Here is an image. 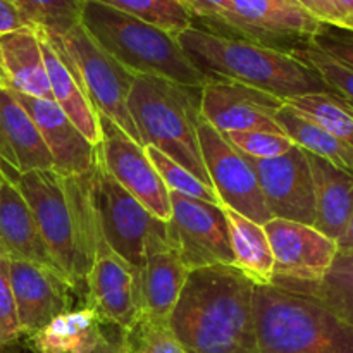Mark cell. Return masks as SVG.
Wrapping results in <instances>:
<instances>
[{"mask_svg":"<svg viewBox=\"0 0 353 353\" xmlns=\"http://www.w3.org/2000/svg\"><path fill=\"white\" fill-rule=\"evenodd\" d=\"M255 283L234 265L190 271L168 319L183 353H261Z\"/></svg>","mask_w":353,"mask_h":353,"instance_id":"cell-1","label":"cell"},{"mask_svg":"<svg viewBox=\"0 0 353 353\" xmlns=\"http://www.w3.org/2000/svg\"><path fill=\"white\" fill-rule=\"evenodd\" d=\"M16 186L33 212L48 252L76 295L85 300L99 238L90 172L64 178L52 169L31 171L21 174Z\"/></svg>","mask_w":353,"mask_h":353,"instance_id":"cell-2","label":"cell"},{"mask_svg":"<svg viewBox=\"0 0 353 353\" xmlns=\"http://www.w3.org/2000/svg\"><path fill=\"white\" fill-rule=\"evenodd\" d=\"M176 40L210 81L240 83L285 102L312 93H331L319 74L290 52L214 33L195 24L176 34Z\"/></svg>","mask_w":353,"mask_h":353,"instance_id":"cell-3","label":"cell"},{"mask_svg":"<svg viewBox=\"0 0 353 353\" xmlns=\"http://www.w3.org/2000/svg\"><path fill=\"white\" fill-rule=\"evenodd\" d=\"M79 23L133 74L157 76L199 90L210 81L186 57L174 34L154 24L95 0H83Z\"/></svg>","mask_w":353,"mask_h":353,"instance_id":"cell-4","label":"cell"},{"mask_svg":"<svg viewBox=\"0 0 353 353\" xmlns=\"http://www.w3.org/2000/svg\"><path fill=\"white\" fill-rule=\"evenodd\" d=\"M195 90L138 74L128 97V110L143 147L157 148L212 188L196 134L200 95Z\"/></svg>","mask_w":353,"mask_h":353,"instance_id":"cell-5","label":"cell"},{"mask_svg":"<svg viewBox=\"0 0 353 353\" xmlns=\"http://www.w3.org/2000/svg\"><path fill=\"white\" fill-rule=\"evenodd\" d=\"M261 353H353V327L307 296L255 285Z\"/></svg>","mask_w":353,"mask_h":353,"instance_id":"cell-6","label":"cell"},{"mask_svg":"<svg viewBox=\"0 0 353 353\" xmlns=\"http://www.w3.org/2000/svg\"><path fill=\"white\" fill-rule=\"evenodd\" d=\"M40 31L78 79L97 114L116 123L128 137L141 145L140 134L128 110V97L137 74L107 54L81 23L61 34Z\"/></svg>","mask_w":353,"mask_h":353,"instance_id":"cell-7","label":"cell"},{"mask_svg":"<svg viewBox=\"0 0 353 353\" xmlns=\"http://www.w3.org/2000/svg\"><path fill=\"white\" fill-rule=\"evenodd\" d=\"M90 183L93 210L102 236L126 264L140 271L145 264L148 240L165 223L152 216L110 176L99 145L95 147V159L90 169Z\"/></svg>","mask_w":353,"mask_h":353,"instance_id":"cell-8","label":"cell"},{"mask_svg":"<svg viewBox=\"0 0 353 353\" xmlns=\"http://www.w3.org/2000/svg\"><path fill=\"white\" fill-rule=\"evenodd\" d=\"M207 24L210 31L219 28L234 38L283 52L309 41L323 26L305 9L281 0H231L230 9Z\"/></svg>","mask_w":353,"mask_h":353,"instance_id":"cell-9","label":"cell"},{"mask_svg":"<svg viewBox=\"0 0 353 353\" xmlns=\"http://www.w3.org/2000/svg\"><path fill=\"white\" fill-rule=\"evenodd\" d=\"M196 134L203 164L221 207L234 210L262 226L269 223L272 216L245 155L223 133L210 126L202 114L196 121Z\"/></svg>","mask_w":353,"mask_h":353,"instance_id":"cell-10","label":"cell"},{"mask_svg":"<svg viewBox=\"0 0 353 353\" xmlns=\"http://www.w3.org/2000/svg\"><path fill=\"white\" fill-rule=\"evenodd\" d=\"M171 217L168 240L188 271L210 265H233V252L223 207L169 193Z\"/></svg>","mask_w":353,"mask_h":353,"instance_id":"cell-11","label":"cell"},{"mask_svg":"<svg viewBox=\"0 0 353 353\" xmlns=\"http://www.w3.org/2000/svg\"><path fill=\"white\" fill-rule=\"evenodd\" d=\"M102 141L99 148L103 164L114 179L133 195L159 221L171 217V196L152 165L145 147L128 137L116 123L99 114Z\"/></svg>","mask_w":353,"mask_h":353,"instance_id":"cell-12","label":"cell"},{"mask_svg":"<svg viewBox=\"0 0 353 353\" xmlns=\"http://www.w3.org/2000/svg\"><path fill=\"white\" fill-rule=\"evenodd\" d=\"M83 307L95 310L103 326L107 324L121 331L133 327L141 316L138 271L107 245L100 228Z\"/></svg>","mask_w":353,"mask_h":353,"instance_id":"cell-13","label":"cell"},{"mask_svg":"<svg viewBox=\"0 0 353 353\" xmlns=\"http://www.w3.org/2000/svg\"><path fill=\"white\" fill-rule=\"evenodd\" d=\"M245 159L257 178L272 219L314 226V185L303 148L295 145L279 157L254 159L245 155Z\"/></svg>","mask_w":353,"mask_h":353,"instance_id":"cell-14","label":"cell"},{"mask_svg":"<svg viewBox=\"0 0 353 353\" xmlns=\"http://www.w3.org/2000/svg\"><path fill=\"white\" fill-rule=\"evenodd\" d=\"M264 231L274 257L272 286L319 281L338 255L336 241L309 224L271 219Z\"/></svg>","mask_w":353,"mask_h":353,"instance_id":"cell-15","label":"cell"},{"mask_svg":"<svg viewBox=\"0 0 353 353\" xmlns=\"http://www.w3.org/2000/svg\"><path fill=\"white\" fill-rule=\"evenodd\" d=\"M285 100L252 86L231 81H209L200 90V114L219 133L271 131L285 134L276 114Z\"/></svg>","mask_w":353,"mask_h":353,"instance_id":"cell-16","label":"cell"},{"mask_svg":"<svg viewBox=\"0 0 353 353\" xmlns=\"http://www.w3.org/2000/svg\"><path fill=\"white\" fill-rule=\"evenodd\" d=\"M9 272L23 336L72 310L74 290L61 272L24 261H9Z\"/></svg>","mask_w":353,"mask_h":353,"instance_id":"cell-17","label":"cell"},{"mask_svg":"<svg viewBox=\"0 0 353 353\" xmlns=\"http://www.w3.org/2000/svg\"><path fill=\"white\" fill-rule=\"evenodd\" d=\"M37 124L52 157V171L64 178H79L90 172L95 159V145L71 123L54 100L12 93Z\"/></svg>","mask_w":353,"mask_h":353,"instance_id":"cell-18","label":"cell"},{"mask_svg":"<svg viewBox=\"0 0 353 353\" xmlns=\"http://www.w3.org/2000/svg\"><path fill=\"white\" fill-rule=\"evenodd\" d=\"M188 274V268L169 243L168 228L164 226L152 234L147 243L145 264L138 271L141 314L154 321L168 323Z\"/></svg>","mask_w":353,"mask_h":353,"instance_id":"cell-19","label":"cell"},{"mask_svg":"<svg viewBox=\"0 0 353 353\" xmlns=\"http://www.w3.org/2000/svg\"><path fill=\"white\" fill-rule=\"evenodd\" d=\"M0 255L9 261L33 262L64 276L48 252L30 205L6 176L0 178Z\"/></svg>","mask_w":353,"mask_h":353,"instance_id":"cell-20","label":"cell"},{"mask_svg":"<svg viewBox=\"0 0 353 353\" xmlns=\"http://www.w3.org/2000/svg\"><path fill=\"white\" fill-rule=\"evenodd\" d=\"M0 159L16 176L52 169V157L30 114L0 86Z\"/></svg>","mask_w":353,"mask_h":353,"instance_id":"cell-21","label":"cell"},{"mask_svg":"<svg viewBox=\"0 0 353 353\" xmlns=\"http://www.w3.org/2000/svg\"><path fill=\"white\" fill-rule=\"evenodd\" d=\"M0 86L12 93L52 100L37 28L0 34Z\"/></svg>","mask_w":353,"mask_h":353,"instance_id":"cell-22","label":"cell"},{"mask_svg":"<svg viewBox=\"0 0 353 353\" xmlns=\"http://www.w3.org/2000/svg\"><path fill=\"white\" fill-rule=\"evenodd\" d=\"M314 185V228L338 241L345 234L353 210V176L305 150Z\"/></svg>","mask_w":353,"mask_h":353,"instance_id":"cell-23","label":"cell"},{"mask_svg":"<svg viewBox=\"0 0 353 353\" xmlns=\"http://www.w3.org/2000/svg\"><path fill=\"white\" fill-rule=\"evenodd\" d=\"M40 38L41 54H43L45 69H47L48 85H50L52 100L62 109V112L71 119V123L81 131L86 140L92 145H100L102 133H100L99 114L93 109L92 102L88 100L86 93L83 92L81 85L74 78L68 65L64 64L57 52L52 48L47 38L37 30Z\"/></svg>","mask_w":353,"mask_h":353,"instance_id":"cell-24","label":"cell"},{"mask_svg":"<svg viewBox=\"0 0 353 353\" xmlns=\"http://www.w3.org/2000/svg\"><path fill=\"white\" fill-rule=\"evenodd\" d=\"M103 331L95 310H68L26 336L33 353H90Z\"/></svg>","mask_w":353,"mask_h":353,"instance_id":"cell-25","label":"cell"},{"mask_svg":"<svg viewBox=\"0 0 353 353\" xmlns=\"http://www.w3.org/2000/svg\"><path fill=\"white\" fill-rule=\"evenodd\" d=\"M230 234L233 265L255 285H271L274 278V257L262 224L223 207Z\"/></svg>","mask_w":353,"mask_h":353,"instance_id":"cell-26","label":"cell"},{"mask_svg":"<svg viewBox=\"0 0 353 353\" xmlns=\"http://www.w3.org/2000/svg\"><path fill=\"white\" fill-rule=\"evenodd\" d=\"M276 123L285 131L286 137L300 148L324 159L334 168L353 176V148L333 137L330 131L296 112L293 107L286 103L276 114Z\"/></svg>","mask_w":353,"mask_h":353,"instance_id":"cell-27","label":"cell"},{"mask_svg":"<svg viewBox=\"0 0 353 353\" xmlns=\"http://www.w3.org/2000/svg\"><path fill=\"white\" fill-rule=\"evenodd\" d=\"M276 288L316 300L353 327V255H336L319 281L295 283Z\"/></svg>","mask_w":353,"mask_h":353,"instance_id":"cell-28","label":"cell"},{"mask_svg":"<svg viewBox=\"0 0 353 353\" xmlns=\"http://www.w3.org/2000/svg\"><path fill=\"white\" fill-rule=\"evenodd\" d=\"M285 103L353 148V107L340 97L334 93H312L295 97Z\"/></svg>","mask_w":353,"mask_h":353,"instance_id":"cell-29","label":"cell"},{"mask_svg":"<svg viewBox=\"0 0 353 353\" xmlns=\"http://www.w3.org/2000/svg\"><path fill=\"white\" fill-rule=\"evenodd\" d=\"M150 23L171 34L193 26V17L181 0H95Z\"/></svg>","mask_w":353,"mask_h":353,"instance_id":"cell-30","label":"cell"},{"mask_svg":"<svg viewBox=\"0 0 353 353\" xmlns=\"http://www.w3.org/2000/svg\"><path fill=\"white\" fill-rule=\"evenodd\" d=\"M290 54L312 68L319 74V78L326 83L331 93H334L343 102L353 107V68L327 55L310 40L290 50Z\"/></svg>","mask_w":353,"mask_h":353,"instance_id":"cell-31","label":"cell"},{"mask_svg":"<svg viewBox=\"0 0 353 353\" xmlns=\"http://www.w3.org/2000/svg\"><path fill=\"white\" fill-rule=\"evenodd\" d=\"M34 28L61 34L79 24L83 0H12Z\"/></svg>","mask_w":353,"mask_h":353,"instance_id":"cell-32","label":"cell"},{"mask_svg":"<svg viewBox=\"0 0 353 353\" xmlns=\"http://www.w3.org/2000/svg\"><path fill=\"white\" fill-rule=\"evenodd\" d=\"M145 152H147L152 165L162 178L169 193H178V195L188 196V199L203 200V202L214 203V205H221L214 188L200 181L188 169L179 165L178 162L169 159L168 155L154 147H145Z\"/></svg>","mask_w":353,"mask_h":353,"instance_id":"cell-33","label":"cell"},{"mask_svg":"<svg viewBox=\"0 0 353 353\" xmlns=\"http://www.w3.org/2000/svg\"><path fill=\"white\" fill-rule=\"evenodd\" d=\"M128 353H183L168 323L141 314L133 327L123 331Z\"/></svg>","mask_w":353,"mask_h":353,"instance_id":"cell-34","label":"cell"},{"mask_svg":"<svg viewBox=\"0 0 353 353\" xmlns=\"http://www.w3.org/2000/svg\"><path fill=\"white\" fill-rule=\"evenodd\" d=\"M223 134L236 150L254 159L279 157L295 147V143L286 134L271 133V131H233Z\"/></svg>","mask_w":353,"mask_h":353,"instance_id":"cell-35","label":"cell"},{"mask_svg":"<svg viewBox=\"0 0 353 353\" xmlns=\"http://www.w3.org/2000/svg\"><path fill=\"white\" fill-rule=\"evenodd\" d=\"M317 48L326 52L336 61L353 68V31L347 28L333 26V24H324L321 30L310 38Z\"/></svg>","mask_w":353,"mask_h":353,"instance_id":"cell-36","label":"cell"},{"mask_svg":"<svg viewBox=\"0 0 353 353\" xmlns=\"http://www.w3.org/2000/svg\"><path fill=\"white\" fill-rule=\"evenodd\" d=\"M0 326L10 343H16L23 336L19 321H17L12 286H10L9 259H6L3 255H0Z\"/></svg>","mask_w":353,"mask_h":353,"instance_id":"cell-37","label":"cell"},{"mask_svg":"<svg viewBox=\"0 0 353 353\" xmlns=\"http://www.w3.org/2000/svg\"><path fill=\"white\" fill-rule=\"evenodd\" d=\"M307 12L316 17L319 23L333 24V26H343L345 17L338 10L334 0H296Z\"/></svg>","mask_w":353,"mask_h":353,"instance_id":"cell-38","label":"cell"},{"mask_svg":"<svg viewBox=\"0 0 353 353\" xmlns=\"http://www.w3.org/2000/svg\"><path fill=\"white\" fill-rule=\"evenodd\" d=\"M192 17H200L203 23L217 19L223 16L231 6V0H181Z\"/></svg>","mask_w":353,"mask_h":353,"instance_id":"cell-39","label":"cell"},{"mask_svg":"<svg viewBox=\"0 0 353 353\" xmlns=\"http://www.w3.org/2000/svg\"><path fill=\"white\" fill-rule=\"evenodd\" d=\"M23 28H34L26 19L19 7L12 0H0V34L10 33V31L23 30Z\"/></svg>","mask_w":353,"mask_h":353,"instance_id":"cell-40","label":"cell"},{"mask_svg":"<svg viewBox=\"0 0 353 353\" xmlns=\"http://www.w3.org/2000/svg\"><path fill=\"white\" fill-rule=\"evenodd\" d=\"M90 353H128L124 333L121 330H117V327L114 333H107V331L103 330L99 341H97L95 347L92 348Z\"/></svg>","mask_w":353,"mask_h":353,"instance_id":"cell-41","label":"cell"},{"mask_svg":"<svg viewBox=\"0 0 353 353\" xmlns=\"http://www.w3.org/2000/svg\"><path fill=\"white\" fill-rule=\"evenodd\" d=\"M338 255H353V210L350 221H348L347 231H345L343 236L336 241Z\"/></svg>","mask_w":353,"mask_h":353,"instance_id":"cell-42","label":"cell"},{"mask_svg":"<svg viewBox=\"0 0 353 353\" xmlns=\"http://www.w3.org/2000/svg\"><path fill=\"white\" fill-rule=\"evenodd\" d=\"M336 3L338 10L341 12L343 17H350L353 16V0H334Z\"/></svg>","mask_w":353,"mask_h":353,"instance_id":"cell-43","label":"cell"},{"mask_svg":"<svg viewBox=\"0 0 353 353\" xmlns=\"http://www.w3.org/2000/svg\"><path fill=\"white\" fill-rule=\"evenodd\" d=\"M2 176H6V178L9 179V181H12L14 185H16V179L19 178V176H16V174H14V172L10 171V168H9V165H7L6 162H3L2 159H0V178H2Z\"/></svg>","mask_w":353,"mask_h":353,"instance_id":"cell-44","label":"cell"},{"mask_svg":"<svg viewBox=\"0 0 353 353\" xmlns=\"http://www.w3.org/2000/svg\"><path fill=\"white\" fill-rule=\"evenodd\" d=\"M9 345H12V343H10L9 338H7L6 333H3L2 326H0V350H2V348H6V347H9Z\"/></svg>","mask_w":353,"mask_h":353,"instance_id":"cell-45","label":"cell"},{"mask_svg":"<svg viewBox=\"0 0 353 353\" xmlns=\"http://www.w3.org/2000/svg\"><path fill=\"white\" fill-rule=\"evenodd\" d=\"M341 28H347V30H352V31H353V16H350V17H345L343 26H341Z\"/></svg>","mask_w":353,"mask_h":353,"instance_id":"cell-46","label":"cell"},{"mask_svg":"<svg viewBox=\"0 0 353 353\" xmlns=\"http://www.w3.org/2000/svg\"><path fill=\"white\" fill-rule=\"evenodd\" d=\"M281 2H285V3H290V6H300V3L296 2V0H281ZM300 7H302V6H300ZM302 9H303V7H302Z\"/></svg>","mask_w":353,"mask_h":353,"instance_id":"cell-47","label":"cell"}]
</instances>
